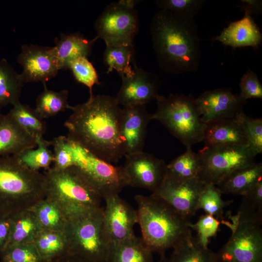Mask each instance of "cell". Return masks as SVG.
Masks as SVG:
<instances>
[{
  "mask_svg": "<svg viewBox=\"0 0 262 262\" xmlns=\"http://www.w3.org/2000/svg\"><path fill=\"white\" fill-rule=\"evenodd\" d=\"M68 109L72 113L64 123L67 137L111 164L125 156L120 134L122 108L115 97L90 95L86 102Z\"/></svg>",
  "mask_w": 262,
  "mask_h": 262,
  "instance_id": "6da1fadb",
  "label": "cell"
},
{
  "mask_svg": "<svg viewBox=\"0 0 262 262\" xmlns=\"http://www.w3.org/2000/svg\"><path fill=\"white\" fill-rule=\"evenodd\" d=\"M150 31L157 62L163 70L179 74L198 69L201 50L194 19L160 9L152 18Z\"/></svg>",
  "mask_w": 262,
  "mask_h": 262,
  "instance_id": "7a4b0ae2",
  "label": "cell"
},
{
  "mask_svg": "<svg viewBox=\"0 0 262 262\" xmlns=\"http://www.w3.org/2000/svg\"><path fill=\"white\" fill-rule=\"evenodd\" d=\"M138 223L143 242L153 252L160 255L190 239V220L162 199L151 195H137Z\"/></svg>",
  "mask_w": 262,
  "mask_h": 262,
  "instance_id": "3957f363",
  "label": "cell"
},
{
  "mask_svg": "<svg viewBox=\"0 0 262 262\" xmlns=\"http://www.w3.org/2000/svg\"><path fill=\"white\" fill-rule=\"evenodd\" d=\"M45 197L44 177L16 155L0 157V216H11Z\"/></svg>",
  "mask_w": 262,
  "mask_h": 262,
  "instance_id": "277c9868",
  "label": "cell"
},
{
  "mask_svg": "<svg viewBox=\"0 0 262 262\" xmlns=\"http://www.w3.org/2000/svg\"><path fill=\"white\" fill-rule=\"evenodd\" d=\"M43 175L45 197L55 201L67 215L101 207L102 197L75 166L49 167Z\"/></svg>",
  "mask_w": 262,
  "mask_h": 262,
  "instance_id": "5b68a950",
  "label": "cell"
},
{
  "mask_svg": "<svg viewBox=\"0 0 262 262\" xmlns=\"http://www.w3.org/2000/svg\"><path fill=\"white\" fill-rule=\"evenodd\" d=\"M101 207L67 215L64 230L70 253L86 262H106L111 243L103 225Z\"/></svg>",
  "mask_w": 262,
  "mask_h": 262,
  "instance_id": "8992f818",
  "label": "cell"
},
{
  "mask_svg": "<svg viewBox=\"0 0 262 262\" xmlns=\"http://www.w3.org/2000/svg\"><path fill=\"white\" fill-rule=\"evenodd\" d=\"M157 108L151 118L159 121L186 147L203 141L206 124L201 120L191 96L158 95Z\"/></svg>",
  "mask_w": 262,
  "mask_h": 262,
  "instance_id": "52a82bcc",
  "label": "cell"
},
{
  "mask_svg": "<svg viewBox=\"0 0 262 262\" xmlns=\"http://www.w3.org/2000/svg\"><path fill=\"white\" fill-rule=\"evenodd\" d=\"M198 154L200 170L197 178L214 185L234 170L254 163L256 156L248 146H204Z\"/></svg>",
  "mask_w": 262,
  "mask_h": 262,
  "instance_id": "ba28073f",
  "label": "cell"
},
{
  "mask_svg": "<svg viewBox=\"0 0 262 262\" xmlns=\"http://www.w3.org/2000/svg\"><path fill=\"white\" fill-rule=\"evenodd\" d=\"M70 140L74 156V166L91 183L102 198L119 194L122 189L128 186L122 166L114 165Z\"/></svg>",
  "mask_w": 262,
  "mask_h": 262,
  "instance_id": "9c48e42d",
  "label": "cell"
},
{
  "mask_svg": "<svg viewBox=\"0 0 262 262\" xmlns=\"http://www.w3.org/2000/svg\"><path fill=\"white\" fill-rule=\"evenodd\" d=\"M225 221L232 233L228 242L215 253L217 262H262V223L237 220Z\"/></svg>",
  "mask_w": 262,
  "mask_h": 262,
  "instance_id": "30bf717a",
  "label": "cell"
},
{
  "mask_svg": "<svg viewBox=\"0 0 262 262\" xmlns=\"http://www.w3.org/2000/svg\"><path fill=\"white\" fill-rule=\"evenodd\" d=\"M96 37L106 46H131L139 29L137 12L119 1L108 5L97 19Z\"/></svg>",
  "mask_w": 262,
  "mask_h": 262,
  "instance_id": "8fae6325",
  "label": "cell"
},
{
  "mask_svg": "<svg viewBox=\"0 0 262 262\" xmlns=\"http://www.w3.org/2000/svg\"><path fill=\"white\" fill-rule=\"evenodd\" d=\"M122 166L128 186L156 191L167 173L163 159L143 151L127 154Z\"/></svg>",
  "mask_w": 262,
  "mask_h": 262,
  "instance_id": "7c38bea8",
  "label": "cell"
},
{
  "mask_svg": "<svg viewBox=\"0 0 262 262\" xmlns=\"http://www.w3.org/2000/svg\"><path fill=\"white\" fill-rule=\"evenodd\" d=\"M206 185L197 178L180 180L166 175L160 187L151 195L190 220L197 211L198 198Z\"/></svg>",
  "mask_w": 262,
  "mask_h": 262,
  "instance_id": "4fadbf2b",
  "label": "cell"
},
{
  "mask_svg": "<svg viewBox=\"0 0 262 262\" xmlns=\"http://www.w3.org/2000/svg\"><path fill=\"white\" fill-rule=\"evenodd\" d=\"M201 120L205 124L238 118L246 100L230 88L207 91L195 98Z\"/></svg>",
  "mask_w": 262,
  "mask_h": 262,
  "instance_id": "5bb4252c",
  "label": "cell"
},
{
  "mask_svg": "<svg viewBox=\"0 0 262 262\" xmlns=\"http://www.w3.org/2000/svg\"><path fill=\"white\" fill-rule=\"evenodd\" d=\"M17 61L23 67L21 75L24 83H46L55 77L60 70L54 46L24 45L21 47Z\"/></svg>",
  "mask_w": 262,
  "mask_h": 262,
  "instance_id": "9a60e30c",
  "label": "cell"
},
{
  "mask_svg": "<svg viewBox=\"0 0 262 262\" xmlns=\"http://www.w3.org/2000/svg\"><path fill=\"white\" fill-rule=\"evenodd\" d=\"M105 207L103 210V225L107 239L112 243L130 239L135 234L133 228L138 223L137 210L119 194L105 197Z\"/></svg>",
  "mask_w": 262,
  "mask_h": 262,
  "instance_id": "2e32d148",
  "label": "cell"
},
{
  "mask_svg": "<svg viewBox=\"0 0 262 262\" xmlns=\"http://www.w3.org/2000/svg\"><path fill=\"white\" fill-rule=\"evenodd\" d=\"M133 73L129 77L121 76L122 84L115 97L123 107L146 105L158 94L159 82L152 73L133 64Z\"/></svg>",
  "mask_w": 262,
  "mask_h": 262,
  "instance_id": "e0dca14e",
  "label": "cell"
},
{
  "mask_svg": "<svg viewBox=\"0 0 262 262\" xmlns=\"http://www.w3.org/2000/svg\"><path fill=\"white\" fill-rule=\"evenodd\" d=\"M151 120V114L148 112L146 105L122 108L120 134L125 156L143 151L147 126Z\"/></svg>",
  "mask_w": 262,
  "mask_h": 262,
  "instance_id": "ac0fdd59",
  "label": "cell"
},
{
  "mask_svg": "<svg viewBox=\"0 0 262 262\" xmlns=\"http://www.w3.org/2000/svg\"><path fill=\"white\" fill-rule=\"evenodd\" d=\"M213 39L234 49L258 48L262 42V35L251 16L245 14L242 19L231 22Z\"/></svg>",
  "mask_w": 262,
  "mask_h": 262,
  "instance_id": "d6986e66",
  "label": "cell"
},
{
  "mask_svg": "<svg viewBox=\"0 0 262 262\" xmlns=\"http://www.w3.org/2000/svg\"><path fill=\"white\" fill-rule=\"evenodd\" d=\"M36 146L34 138L7 114L0 112V157L16 155Z\"/></svg>",
  "mask_w": 262,
  "mask_h": 262,
  "instance_id": "ffe728a7",
  "label": "cell"
},
{
  "mask_svg": "<svg viewBox=\"0 0 262 262\" xmlns=\"http://www.w3.org/2000/svg\"><path fill=\"white\" fill-rule=\"evenodd\" d=\"M241 115L237 119L206 124L205 146H248L240 120Z\"/></svg>",
  "mask_w": 262,
  "mask_h": 262,
  "instance_id": "44dd1931",
  "label": "cell"
},
{
  "mask_svg": "<svg viewBox=\"0 0 262 262\" xmlns=\"http://www.w3.org/2000/svg\"><path fill=\"white\" fill-rule=\"evenodd\" d=\"M98 38H86L80 33L68 34L61 33L54 40L60 70H67L70 64L78 58H88L91 53L94 44Z\"/></svg>",
  "mask_w": 262,
  "mask_h": 262,
  "instance_id": "7402d4cb",
  "label": "cell"
},
{
  "mask_svg": "<svg viewBox=\"0 0 262 262\" xmlns=\"http://www.w3.org/2000/svg\"><path fill=\"white\" fill-rule=\"evenodd\" d=\"M261 180L262 164L253 163L234 170L216 186L222 194L243 196Z\"/></svg>",
  "mask_w": 262,
  "mask_h": 262,
  "instance_id": "603a6c76",
  "label": "cell"
},
{
  "mask_svg": "<svg viewBox=\"0 0 262 262\" xmlns=\"http://www.w3.org/2000/svg\"><path fill=\"white\" fill-rule=\"evenodd\" d=\"M106 262H153V252L141 238L112 243Z\"/></svg>",
  "mask_w": 262,
  "mask_h": 262,
  "instance_id": "cb8c5ba5",
  "label": "cell"
},
{
  "mask_svg": "<svg viewBox=\"0 0 262 262\" xmlns=\"http://www.w3.org/2000/svg\"><path fill=\"white\" fill-rule=\"evenodd\" d=\"M33 243L43 262L70 254L69 243L64 231L42 229Z\"/></svg>",
  "mask_w": 262,
  "mask_h": 262,
  "instance_id": "d4e9b609",
  "label": "cell"
},
{
  "mask_svg": "<svg viewBox=\"0 0 262 262\" xmlns=\"http://www.w3.org/2000/svg\"><path fill=\"white\" fill-rule=\"evenodd\" d=\"M11 218V234L7 246L32 243L42 230L34 213L30 209L15 214Z\"/></svg>",
  "mask_w": 262,
  "mask_h": 262,
  "instance_id": "484cf974",
  "label": "cell"
},
{
  "mask_svg": "<svg viewBox=\"0 0 262 262\" xmlns=\"http://www.w3.org/2000/svg\"><path fill=\"white\" fill-rule=\"evenodd\" d=\"M30 209L34 213L42 229L65 230L67 215L55 201L45 197Z\"/></svg>",
  "mask_w": 262,
  "mask_h": 262,
  "instance_id": "4316f807",
  "label": "cell"
},
{
  "mask_svg": "<svg viewBox=\"0 0 262 262\" xmlns=\"http://www.w3.org/2000/svg\"><path fill=\"white\" fill-rule=\"evenodd\" d=\"M23 83L21 74L18 73L6 59H0V109L19 102Z\"/></svg>",
  "mask_w": 262,
  "mask_h": 262,
  "instance_id": "83f0119b",
  "label": "cell"
},
{
  "mask_svg": "<svg viewBox=\"0 0 262 262\" xmlns=\"http://www.w3.org/2000/svg\"><path fill=\"white\" fill-rule=\"evenodd\" d=\"M13 106L7 114L36 141L43 137L47 130L46 124L34 109L20 101Z\"/></svg>",
  "mask_w": 262,
  "mask_h": 262,
  "instance_id": "f1b7e54d",
  "label": "cell"
},
{
  "mask_svg": "<svg viewBox=\"0 0 262 262\" xmlns=\"http://www.w3.org/2000/svg\"><path fill=\"white\" fill-rule=\"evenodd\" d=\"M168 262H217L215 253L192 237L173 248Z\"/></svg>",
  "mask_w": 262,
  "mask_h": 262,
  "instance_id": "f546056e",
  "label": "cell"
},
{
  "mask_svg": "<svg viewBox=\"0 0 262 262\" xmlns=\"http://www.w3.org/2000/svg\"><path fill=\"white\" fill-rule=\"evenodd\" d=\"M103 61L107 74L115 70L121 77L130 76L133 73V65L135 62L134 46H106Z\"/></svg>",
  "mask_w": 262,
  "mask_h": 262,
  "instance_id": "4dcf8cb0",
  "label": "cell"
},
{
  "mask_svg": "<svg viewBox=\"0 0 262 262\" xmlns=\"http://www.w3.org/2000/svg\"><path fill=\"white\" fill-rule=\"evenodd\" d=\"M44 90L36 100L35 111L43 119L54 116L68 109V91L50 90L44 84Z\"/></svg>",
  "mask_w": 262,
  "mask_h": 262,
  "instance_id": "1f68e13d",
  "label": "cell"
},
{
  "mask_svg": "<svg viewBox=\"0 0 262 262\" xmlns=\"http://www.w3.org/2000/svg\"><path fill=\"white\" fill-rule=\"evenodd\" d=\"M167 175L180 180L197 178L200 170L198 153L186 147V150L167 164Z\"/></svg>",
  "mask_w": 262,
  "mask_h": 262,
  "instance_id": "d6a6232c",
  "label": "cell"
},
{
  "mask_svg": "<svg viewBox=\"0 0 262 262\" xmlns=\"http://www.w3.org/2000/svg\"><path fill=\"white\" fill-rule=\"evenodd\" d=\"M242 196L237 213L233 218L239 221L262 224V180Z\"/></svg>",
  "mask_w": 262,
  "mask_h": 262,
  "instance_id": "836d02e7",
  "label": "cell"
},
{
  "mask_svg": "<svg viewBox=\"0 0 262 262\" xmlns=\"http://www.w3.org/2000/svg\"><path fill=\"white\" fill-rule=\"evenodd\" d=\"M36 142L37 148L27 149L16 156L23 164L32 170L38 171L41 168L47 170L54 161L53 153L49 148L51 141L42 137Z\"/></svg>",
  "mask_w": 262,
  "mask_h": 262,
  "instance_id": "e575fe53",
  "label": "cell"
},
{
  "mask_svg": "<svg viewBox=\"0 0 262 262\" xmlns=\"http://www.w3.org/2000/svg\"><path fill=\"white\" fill-rule=\"evenodd\" d=\"M233 200H223L222 193L216 185L206 184L198 198L197 210L202 209L206 214L214 217L218 220L224 219V209L229 206Z\"/></svg>",
  "mask_w": 262,
  "mask_h": 262,
  "instance_id": "d590c367",
  "label": "cell"
},
{
  "mask_svg": "<svg viewBox=\"0 0 262 262\" xmlns=\"http://www.w3.org/2000/svg\"><path fill=\"white\" fill-rule=\"evenodd\" d=\"M68 69L71 71L76 81L89 88L90 95L93 94V86L100 84L95 68L87 57H82L74 60Z\"/></svg>",
  "mask_w": 262,
  "mask_h": 262,
  "instance_id": "8d00e7d4",
  "label": "cell"
},
{
  "mask_svg": "<svg viewBox=\"0 0 262 262\" xmlns=\"http://www.w3.org/2000/svg\"><path fill=\"white\" fill-rule=\"evenodd\" d=\"M0 258L1 262H43L33 243L8 246Z\"/></svg>",
  "mask_w": 262,
  "mask_h": 262,
  "instance_id": "74e56055",
  "label": "cell"
},
{
  "mask_svg": "<svg viewBox=\"0 0 262 262\" xmlns=\"http://www.w3.org/2000/svg\"><path fill=\"white\" fill-rule=\"evenodd\" d=\"M204 0H159L156 3L160 9L169 11L184 18L194 19L203 7Z\"/></svg>",
  "mask_w": 262,
  "mask_h": 262,
  "instance_id": "f35d334b",
  "label": "cell"
},
{
  "mask_svg": "<svg viewBox=\"0 0 262 262\" xmlns=\"http://www.w3.org/2000/svg\"><path fill=\"white\" fill-rule=\"evenodd\" d=\"M53 147V168L64 170L74 166L75 159L71 141L67 137L60 135L51 141Z\"/></svg>",
  "mask_w": 262,
  "mask_h": 262,
  "instance_id": "ab89813d",
  "label": "cell"
},
{
  "mask_svg": "<svg viewBox=\"0 0 262 262\" xmlns=\"http://www.w3.org/2000/svg\"><path fill=\"white\" fill-rule=\"evenodd\" d=\"M240 120L247 145L256 156L262 153V119L254 118L242 114Z\"/></svg>",
  "mask_w": 262,
  "mask_h": 262,
  "instance_id": "60d3db41",
  "label": "cell"
},
{
  "mask_svg": "<svg viewBox=\"0 0 262 262\" xmlns=\"http://www.w3.org/2000/svg\"><path fill=\"white\" fill-rule=\"evenodd\" d=\"M220 223L219 220L208 214L201 215L195 224H190L192 230L196 231V237L205 246L208 247L209 239L215 235Z\"/></svg>",
  "mask_w": 262,
  "mask_h": 262,
  "instance_id": "b9f144b4",
  "label": "cell"
},
{
  "mask_svg": "<svg viewBox=\"0 0 262 262\" xmlns=\"http://www.w3.org/2000/svg\"><path fill=\"white\" fill-rule=\"evenodd\" d=\"M239 95L246 100L249 98L262 99V85L256 73L248 69L241 79Z\"/></svg>",
  "mask_w": 262,
  "mask_h": 262,
  "instance_id": "7bdbcfd3",
  "label": "cell"
},
{
  "mask_svg": "<svg viewBox=\"0 0 262 262\" xmlns=\"http://www.w3.org/2000/svg\"><path fill=\"white\" fill-rule=\"evenodd\" d=\"M11 216H0V252L8 245L11 229Z\"/></svg>",
  "mask_w": 262,
  "mask_h": 262,
  "instance_id": "ee69618b",
  "label": "cell"
},
{
  "mask_svg": "<svg viewBox=\"0 0 262 262\" xmlns=\"http://www.w3.org/2000/svg\"><path fill=\"white\" fill-rule=\"evenodd\" d=\"M262 1L260 0H242L240 6L241 10L244 11L245 14H260L262 11Z\"/></svg>",
  "mask_w": 262,
  "mask_h": 262,
  "instance_id": "f6af8a7d",
  "label": "cell"
},
{
  "mask_svg": "<svg viewBox=\"0 0 262 262\" xmlns=\"http://www.w3.org/2000/svg\"><path fill=\"white\" fill-rule=\"evenodd\" d=\"M46 262H86L79 257L68 254L64 256Z\"/></svg>",
  "mask_w": 262,
  "mask_h": 262,
  "instance_id": "bcb514c9",
  "label": "cell"
},
{
  "mask_svg": "<svg viewBox=\"0 0 262 262\" xmlns=\"http://www.w3.org/2000/svg\"><path fill=\"white\" fill-rule=\"evenodd\" d=\"M119 1L127 7L134 8L135 5L140 1L138 0H120Z\"/></svg>",
  "mask_w": 262,
  "mask_h": 262,
  "instance_id": "7dc6e473",
  "label": "cell"
},
{
  "mask_svg": "<svg viewBox=\"0 0 262 262\" xmlns=\"http://www.w3.org/2000/svg\"><path fill=\"white\" fill-rule=\"evenodd\" d=\"M157 262H168L167 257L165 254L160 255V258Z\"/></svg>",
  "mask_w": 262,
  "mask_h": 262,
  "instance_id": "c3c4849f",
  "label": "cell"
}]
</instances>
